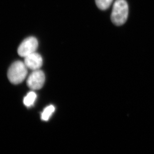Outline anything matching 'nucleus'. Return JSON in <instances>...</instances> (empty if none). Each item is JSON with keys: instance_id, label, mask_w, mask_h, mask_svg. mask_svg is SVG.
<instances>
[{"instance_id": "nucleus-1", "label": "nucleus", "mask_w": 154, "mask_h": 154, "mask_svg": "<svg viewBox=\"0 0 154 154\" xmlns=\"http://www.w3.org/2000/svg\"><path fill=\"white\" fill-rule=\"evenodd\" d=\"M129 7L126 0H116L112 12V22L115 25H122L127 20Z\"/></svg>"}, {"instance_id": "nucleus-4", "label": "nucleus", "mask_w": 154, "mask_h": 154, "mask_svg": "<svg viewBox=\"0 0 154 154\" xmlns=\"http://www.w3.org/2000/svg\"><path fill=\"white\" fill-rule=\"evenodd\" d=\"M45 81L44 73L41 70L33 71L27 79V85L32 90H39L43 87Z\"/></svg>"}, {"instance_id": "nucleus-5", "label": "nucleus", "mask_w": 154, "mask_h": 154, "mask_svg": "<svg viewBox=\"0 0 154 154\" xmlns=\"http://www.w3.org/2000/svg\"><path fill=\"white\" fill-rule=\"evenodd\" d=\"M24 63L27 68L35 71L39 70L43 65V59L41 56L36 52L25 57Z\"/></svg>"}, {"instance_id": "nucleus-3", "label": "nucleus", "mask_w": 154, "mask_h": 154, "mask_svg": "<svg viewBox=\"0 0 154 154\" xmlns=\"http://www.w3.org/2000/svg\"><path fill=\"white\" fill-rule=\"evenodd\" d=\"M38 47V42L35 38L31 37L26 38L18 48V54L22 57L36 52Z\"/></svg>"}, {"instance_id": "nucleus-8", "label": "nucleus", "mask_w": 154, "mask_h": 154, "mask_svg": "<svg viewBox=\"0 0 154 154\" xmlns=\"http://www.w3.org/2000/svg\"><path fill=\"white\" fill-rule=\"evenodd\" d=\"M55 111V107L53 105L49 106L45 109L44 111L42 114L41 118L44 121H47L49 120L50 117Z\"/></svg>"}, {"instance_id": "nucleus-6", "label": "nucleus", "mask_w": 154, "mask_h": 154, "mask_svg": "<svg viewBox=\"0 0 154 154\" xmlns=\"http://www.w3.org/2000/svg\"><path fill=\"white\" fill-rule=\"evenodd\" d=\"M36 98H37V95L35 92L33 91L29 92L28 94L26 95V96L24 98V103L25 105L27 107H30L33 105V104L36 101Z\"/></svg>"}, {"instance_id": "nucleus-7", "label": "nucleus", "mask_w": 154, "mask_h": 154, "mask_svg": "<svg viewBox=\"0 0 154 154\" xmlns=\"http://www.w3.org/2000/svg\"><path fill=\"white\" fill-rule=\"evenodd\" d=\"M97 7L102 10L108 9L113 3V0H95Z\"/></svg>"}, {"instance_id": "nucleus-2", "label": "nucleus", "mask_w": 154, "mask_h": 154, "mask_svg": "<svg viewBox=\"0 0 154 154\" xmlns=\"http://www.w3.org/2000/svg\"><path fill=\"white\" fill-rule=\"evenodd\" d=\"M28 69L24 62L16 61L12 64L8 71V78L14 84H19L25 79Z\"/></svg>"}]
</instances>
